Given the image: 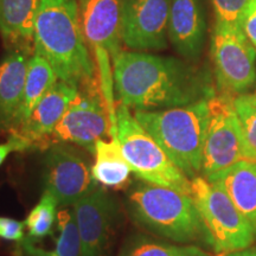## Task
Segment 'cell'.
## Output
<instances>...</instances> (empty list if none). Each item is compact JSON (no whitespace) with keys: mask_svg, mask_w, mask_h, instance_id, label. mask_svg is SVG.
<instances>
[{"mask_svg":"<svg viewBox=\"0 0 256 256\" xmlns=\"http://www.w3.org/2000/svg\"><path fill=\"white\" fill-rule=\"evenodd\" d=\"M171 0H124L121 40L127 48L159 51L168 48Z\"/></svg>","mask_w":256,"mask_h":256,"instance_id":"obj_11","label":"cell"},{"mask_svg":"<svg viewBox=\"0 0 256 256\" xmlns=\"http://www.w3.org/2000/svg\"><path fill=\"white\" fill-rule=\"evenodd\" d=\"M34 52L43 56L60 81L81 86L96 80V66L83 36L78 0H40Z\"/></svg>","mask_w":256,"mask_h":256,"instance_id":"obj_2","label":"cell"},{"mask_svg":"<svg viewBox=\"0 0 256 256\" xmlns=\"http://www.w3.org/2000/svg\"><path fill=\"white\" fill-rule=\"evenodd\" d=\"M30 50H8L0 60V127L10 132L23 101Z\"/></svg>","mask_w":256,"mask_h":256,"instance_id":"obj_16","label":"cell"},{"mask_svg":"<svg viewBox=\"0 0 256 256\" xmlns=\"http://www.w3.org/2000/svg\"><path fill=\"white\" fill-rule=\"evenodd\" d=\"M58 206L60 204L55 196L44 190L38 203L32 208L26 220H24L28 230V240L38 242L52 234L58 216Z\"/></svg>","mask_w":256,"mask_h":256,"instance_id":"obj_23","label":"cell"},{"mask_svg":"<svg viewBox=\"0 0 256 256\" xmlns=\"http://www.w3.org/2000/svg\"><path fill=\"white\" fill-rule=\"evenodd\" d=\"M116 126L118 139L132 174L145 183L191 194V179L124 104L116 107Z\"/></svg>","mask_w":256,"mask_h":256,"instance_id":"obj_5","label":"cell"},{"mask_svg":"<svg viewBox=\"0 0 256 256\" xmlns=\"http://www.w3.org/2000/svg\"><path fill=\"white\" fill-rule=\"evenodd\" d=\"M28 150L31 148L24 140L10 134L8 142L0 144V166L4 164L6 158H8L12 152H23L28 151Z\"/></svg>","mask_w":256,"mask_h":256,"instance_id":"obj_28","label":"cell"},{"mask_svg":"<svg viewBox=\"0 0 256 256\" xmlns=\"http://www.w3.org/2000/svg\"><path fill=\"white\" fill-rule=\"evenodd\" d=\"M206 34V19L202 0H171L168 37L179 55L196 62L202 55Z\"/></svg>","mask_w":256,"mask_h":256,"instance_id":"obj_15","label":"cell"},{"mask_svg":"<svg viewBox=\"0 0 256 256\" xmlns=\"http://www.w3.org/2000/svg\"><path fill=\"white\" fill-rule=\"evenodd\" d=\"M250 0H211L216 20L238 24Z\"/></svg>","mask_w":256,"mask_h":256,"instance_id":"obj_25","label":"cell"},{"mask_svg":"<svg viewBox=\"0 0 256 256\" xmlns=\"http://www.w3.org/2000/svg\"><path fill=\"white\" fill-rule=\"evenodd\" d=\"M88 159L70 144L54 142L44 156V185L60 206L78 203L96 188Z\"/></svg>","mask_w":256,"mask_h":256,"instance_id":"obj_10","label":"cell"},{"mask_svg":"<svg viewBox=\"0 0 256 256\" xmlns=\"http://www.w3.org/2000/svg\"><path fill=\"white\" fill-rule=\"evenodd\" d=\"M78 86L60 80L42 98L28 120L10 134L20 138L30 146V148H36L38 146L46 147V142L51 140L54 130L74 98L78 96Z\"/></svg>","mask_w":256,"mask_h":256,"instance_id":"obj_14","label":"cell"},{"mask_svg":"<svg viewBox=\"0 0 256 256\" xmlns=\"http://www.w3.org/2000/svg\"><path fill=\"white\" fill-rule=\"evenodd\" d=\"M208 119L202 176L210 178L238 162L248 160L234 96L215 95L208 101Z\"/></svg>","mask_w":256,"mask_h":256,"instance_id":"obj_8","label":"cell"},{"mask_svg":"<svg viewBox=\"0 0 256 256\" xmlns=\"http://www.w3.org/2000/svg\"><path fill=\"white\" fill-rule=\"evenodd\" d=\"M203 100L183 107L134 110L139 124L188 179L202 174L209 107Z\"/></svg>","mask_w":256,"mask_h":256,"instance_id":"obj_3","label":"cell"},{"mask_svg":"<svg viewBox=\"0 0 256 256\" xmlns=\"http://www.w3.org/2000/svg\"><path fill=\"white\" fill-rule=\"evenodd\" d=\"M208 180L218 184L236 209L256 229V162H238L211 176Z\"/></svg>","mask_w":256,"mask_h":256,"instance_id":"obj_17","label":"cell"},{"mask_svg":"<svg viewBox=\"0 0 256 256\" xmlns=\"http://www.w3.org/2000/svg\"><path fill=\"white\" fill-rule=\"evenodd\" d=\"M58 235L55 240V247L42 248L37 242H32L25 238L19 242V256H81V243L75 215L70 209H62L57 216Z\"/></svg>","mask_w":256,"mask_h":256,"instance_id":"obj_21","label":"cell"},{"mask_svg":"<svg viewBox=\"0 0 256 256\" xmlns=\"http://www.w3.org/2000/svg\"><path fill=\"white\" fill-rule=\"evenodd\" d=\"M95 162L92 166V179L106 188H119L130 180L132 168L124 158L119 139H101L95 145Z\"/></svg>","mask_w":256,"mask_h":256,"instance_id":"obj_19","label":"cell"},{"mask_svg":"<svg viewBox=\"0 0 256 256\" xmlns=\"http://www.w3.org/2000/svg\"><path fill=\"white\" fill-rule=\"evenodd\" d=\"M126 206L138 226L162 238L179 243L206 238L191 194L142 182L128 191Z\"/></svg>","mask_w":256,"mask_h":256,"instance_id":"obj_4","label":"cell"},{"mask_svg":"<svg viewBox=\"0 0 256 256\" xmlns=\"http://www.w3.org/2000/svg\"><path fill=\"white\" fill-rule=\"evenodd\" d=\"M244 140L248 162H256V95L241 94L234 98Z\"/></svg>","mask_w":256,"mask_h":256,"instance_id":"obj_24","label":"cell"},{"mask_svg":"<svg viewBox=\"0 0 256 256\" xmlns=\"http://www.w3.org/2000/svg\"><path fill=\"white\" fill-rule=\"evenodd\" d=\"M58 81V76L52 66H50V63L40 54H32L30 60H28L23 101H22L14 127L11 128L10 132L17 130L28 120V118L30 116L32 110L42 100V98Z\"/></svg>","mask_w":256,"mask_h":256,"instance_id":"obj_20","label":"cell"},{"mask_svg":"<svg viewBox=\"0 0 256 256\" xmlns=\"http://www.w3.org/2000/svg\"><path fill=\"white\" fill-rule=\"evenodd\" d=\"M191 197L203 222L208 241L217 254L252 247L256 229L236 209L218 184L197 176L191 179Z\"/></svg>","mask_w":256,"mask_h":256,"instance_id":"obj_6","label":"cell"},{"mask_svg":"<svg viewBox=\"0 0 256 256\" xmlns=\"http://www.w3.org/2000/svg\"><path fill=\"white\" fill-rule=\"evenodd\" d=\"M238 25L256 50V0L249 2L241 19H240Z\"/></svg>","mask_w":256,"mask_h":256,"instance_id":"obj_27","label":"cell"},{"mask_svg":"<svg viewBox=\"0 0 256 256\" xmlns=\"http://www.w3.org/2000/svg\"><path fill=\"white\" fill-rule=\"evenodd\" d=\"M78 226L81 256H107L112 230L118 218L115 200L102 188L94 191L72 206Z\"/></svg>","mask_w":256,"mask_h":256,"instance_id":"obj_12","label":"cell"},{"mask_svg":"<svg viewBox=\"0 0 256 256\" xmlns=\"http://www.w3.org/2000/svg\"><path fill=\"white\" fill-rule=\"evenodd\" d=\"M118 256H210L194 246H176L136 234L128 236Z\"/></svg>","mask_w":256,"mask_h":256,"instance_id":"obj_22","label":"cell"},{"mask_svg":"<svg viewBox=\"0 0 256 256\" xmlns=\"http://www.w3.org/2000/svg\"><path fill=\"white\" fill-rule=\"evenodd\" d=\"M40 0H0V34L11 49L31 50Z\"/></svg>","mask_w":256,"mask_h":256,"instance_id":"obj_18","label":"cell"},{"mask_svg":"<svg viewBox=\"0 0 256 256\" xmlns=\"http://www.w3.org/2000/svg\"><path fill=\"white\" fill-rule=\"evenodd\" d=\"M82 87L57 124L51 140L83 147L94 154L96 142L110 132V115L98 78Z\"/></svg>","mask_w":256,"mask_h":256,"instance_id":"obj_9","label":"cell"},{"mask_svg":"<svg viewBox=\"0 0 256 256\" xmlns=\"http://www.w3.org/2000/svg\"><path fill=\"white\" fill-rule=\"evenodd\" d=\"M218 256H256V248H246L242 250L226 252V254H220Z\"/></svg>","mask_w":256,"mask_h":256,"instance_id":"obj_29","label":"cell"},{"mask_svg":"<svg viewBox=\"0 0 256 256\" xmlns=\"http://www.w3.org/2000/svg\"><path fill=\"white\" fill-rule=\"evenodd\" d=\"M210 56L220 94L241 95L256 82V50L238 24L216 20Z\"/></svg>","mask_w":256,"mask_h":256,"instance_id":"obj_7","label":"cell"},{"mask_svg":"<svg viewBox=\"0 0 256 256\" xmlns=\"http://www.w3.org/2000/svg\"><path fill=\"white\" fill-rule=\"evenodd\" d=\"M112 62L115 98L134 110L183 107L216 95L209 74L186 60L121 50Z\"/></svg>","mask_w":256,"mask_h":256,"instance_id":"obj_1","label":"cell"},{"mask_svg":"<svg viewBox=\"0 0 256 256\" xmlns=\"http://www.w3.org/2000/svg\"><path fill=\"white\" fill-rule=\"evenodd\" d=\"M124 0H78L80 22L92 51L104 50L112 58L121 51Z\"/></svg>","mask_w":256,"mask_h":256,"instance_id":"obj_13","label":"cell"},{"mask_svg":"<svg viewBox=\"0 0 256 256\" xmlns=\"http://www.w3.org/2000/svg\"><path fill=\"white\" fill-rule=\"evenodd\" d=\"M25 228V222L0 216V238L5 241L22 242L26 238L24 232Z\"/></svg>","mask_w":256,"mask_h":256,"instance_id":"obj_26","label":"cell"}]
</instances>
